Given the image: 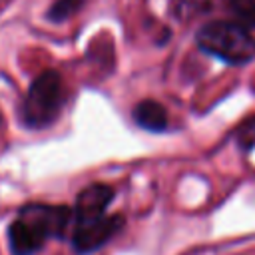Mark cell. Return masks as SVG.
<instances>
[{
  "label": "cell",
  "mask_w": 255,
  "mask_h": 255,
  "mask_svg": "<svg viewBox=\"0 0 255 255\" xmlns=\"http://www.w3.org/2000/svg\"><path fill=\"white\" fill-rule=\"evenodd\" d=\"M74 223V211L64 205H24L8 227V245L14 255H34L50 237H64Z\"/></svg>",
  "instance_id": "1"
},
{
  "label": "cell",
  "mask_w": 255,
  "mask_h": 255,
  "mask_svg": "<svg viewBox=\"0 0 255 255\" xmlns=\"http://www.w3.org/2000/svg\"><path fill=\"white\" fill-rule=\"evenodd\" d=\"M195 42L205 54H211L231 66H241L255 58V38L243 24L225 20L207 22L199 28Z\"/></svg>",
  "instance_id": "2"
},
{
  "label": "cell",
  "mask_w": 255,
  "mask_h": 255,
  "mask_svg": "<svg viewBox=\"0 0 255 255\" xmlns=\"http://www.w3.org/2000/svg\"><path fill=\"white\" fill-rule=\"evenodd\" d=\"M64 86L56 70L38 74L20 104V120L30 129H44L56 122L64 106Z\"/></svg>",
  "instance_id": "3"
},
{
  "label": "cell",
  "mask_w": 255,
  "mask_h": 255,
  "mask_svg": "<svg viewBox=\"0 0 255 255\" xmlns=\"http://www.w3.org/2000/svg\"><path fill=\"white\" fill-rule=\"evenodd\" d=\"M124 227L122 215H104L88 221H74L72 227V247L76 253H92L106 245Z\"/></svg>",
  "instance_id": "4"
},
{
  "label": "cell",
  "mask_w": 255,
  "mask_h": 255,
  "mask_svg": "<svg viewBox=\"0 0 255 255\" xmlns=\"http://www.w3.org/2000/svg\"><path fill=\"white\" fill-rule=\"evenodd\" d=\"M114 197V189L104 183H92L78 193L74 207V221H88L106 215V209Z\"/></svg>",
  "instance_id": "5"
},
{
  "label": "cell",
  "mask_w": 255,
  "mask_h": 255,
  "mask_svg": "<svg viewBox=\"0 0 255 255\" xmlns=\"http://www.w3.org/2000/svg\"><path fill=\"white\" fill-rule=\"evenodd\" d=\"M133 122L147 131H163L167 128V112L155 100H143L133 108Z\"/></svg>",
  "instance_id": "6"
},
{
  "label": "cell",
  "mask_w": 255,
  "mask_h": 255,
  "mask_svg": "<svg viewBox=\"0 0 255 255\" xmlns=\"http://www.w3.org/2000/svg\"><path fill=\"white\" fill-rule=\"evenodd\" d=\"M82 4H84V0H56L50 6V10L46 12V16L52 22H62V20L70 18L74 12H78L82 8Z\"/></svg>",
  "instance_id": "7"
},
{
  "label": "cell",
  "mask_w": 255,
  "mask_h": 255,
  "mask_svg": "<svg viewBox=\"0 0 255 255\" xmlns=\"http://www.w3.org/2000/svg\"><path fill=\"white\" fill-rule=\"evenodd\" d=\"M235 141L239 143L241 149H251L255 147V114H251L249 118H245L237 129H235Z\"/></svg>",
  "instance_id": "8"
},
{
  "label": "cell",
  "mask_w": 255,
  "mask_h": 255,
  "mask_svg": "<svg viewBox=\"0 0 255 255\" xmlns=\"http://www.w3.org/2000/svg\"><path fill=\"white\" fill-rule=\"evenodd\" d=\"M229 8L243 26H255V0H229Z\"/></svg>",
  "instance_id": "9"
},
{
  "label": "cell",
  "mask_w": 255,
  "mask_h": 255,
  "mask_svg": "<svg viewBox=\"0 0 255 255\" xmlns=\"http://www.w3.org/2000/svg\"><path fill=\"white\" fill-rule=\"evenodd\" d=\"M0 120H2V118H0Z\"/></svg>",
  "instance_id": "10"
}]
</instances>
